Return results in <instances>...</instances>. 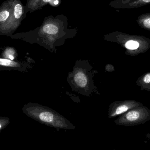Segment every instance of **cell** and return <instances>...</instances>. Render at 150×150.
<instances>
[{
  "label": "cell",
  "instance_id": "obj_1",
  "mask_svg": "<svg viewBox=\"0 0 150 150\" xmlns=\"http://www.w3.org/2000/svg\"><path fill=\"white\" fill-rule=\"evenodd\" d=\"M22 111L26 116L43 125L57 129L74 130L76 127L58 112L38 103L25 104Z\"/></svg>",
  "mask_w": 150,
  "mask_h": 150
},
{
  "label": "cell",
  "instance_id": "obj_2",
  "mask_svg": "<svg viewBox=\"0 0 150 150\" xmlns=\"http://www.w3.org/2000/svg\"><path fill=\"white\" fill-rule=\"evenodd\" d=\"M93 69L90 65L76 64L67 77L68 82L73 90L86 97L97 91L93 82L96 71Z\"/></svg>",
  "mask_w": 150,
  "mask_h": 150
},
{
  "label": "cell",
  "instance_id": "obj_3",
  "mask_svg": "<svg viewBox=\"0 0 150 150\" xmlns=\"http://www.w3.org/2000/svg\"><path fill=\"white\" fill-rule=\"evenodd\" d=\"M150 120V109L142 105L130 109L115 121L118 126L132 127L143 124Z\"/></svg>",
  "mask_w": 150,
  "mask_h": 150
},
{
  "label": "cell",
  "instance_id": "obj_4",
  "mask_svg": "<svg viewBox=\"0 0 150 150\" xmlns=\"http://www.w3.org/2000/svg\"><path fill=\"white\" fill-rule=\"evenodd\" d=\"M26 11L20 0H14L13 9L10 17L0 25V35L10 37L17 30L24 18Z\"/></svg>",
  "mask_w": 150,
  "mask_h": 150
},
{
  "label": "cell",
  "instance_id": "obj_5",
  "mask_svg": "<svg viewBox=\"0 0 150 150\" xmlns=\"http://www.w3.org/2000/svg\"><path fill=\"white\" fill-rule=\"evenodd\" d=\"M142 105V103L132 100L115 101L110 104L108 107V118L112 119L120 116L130 109Z\"/></svg>",
  "mask_w": 150,
  "mask_h": 150
},
{
  "label": "cell",
  "instance_id": "obj_6",
  "mask_svg": "<svg viewBox=\"0 0 150 150\" xmlns=\"http://www.w3.org/2000/svg\"><path fill=\"white\" fill-rule=\"evenodd\" d=\"M31 69L32 67L25 62L6 59L0 55V71L16 70L25 73Z\"/></svg>",
  "mask_w": 150,
  "mask_h": 150
},
{
  "label": "cell",
  "instance_id": "obj_7",
  "mask_svg": "<svg viewBox=\"0 0 150 150\" xmlns=\"http://www.w3.org/2000/svg\"><path fill=\"white\" fill-rule=\"evenodd\" d=\"M14 0H6L0 5V25L10 17L13 9Z\"/></svg>",
  "mask_w": 150,
  "mask_h": 150
},
{
  "label": "cell",
  "instance_id": "obj_8",
  "mask_svg": "<svg viewBox=\"0 0 150 150\" xmlns=\"http://www.w3.org/2000/svg\"><path fill=\"white\" fill-rule=\"evenodd\" d=\"M136 85L140 87V90L150 92V71L138 77Z\"/></svg>",
  "mask_w": 150,
  "mask_h": 150
},
{
  "label": "cell",
  "instance_id": "obj_9",
  "mask_svg": "<svg viewBox=\"0 0 150 150\" xmlns=\"http://www.w3.org/2000/svg\"><path fill=\"white\" fill-rule=\"evenodd\" d=\"M1 56L3 58L11 60H17L18 54L16 49L12 46H7L4 48Z\"/></svg>",
  "mask_w": 150,
  "mask_h": 150
},
{
  "label": "cell",
  "instance_id": "obj_10",
  "mask_svg": "<svg viewBox=\"0 0 150 150\" xmlns=\"http://www.w3.org/2000/svg\"><path fill=\"white\" fill-rule=\"evenodd\" d=\"M43 29L45 32L50 34H56L59 31L58 27L56 26L51 24L44 26Z\"/></svg>",
  "mask_w": 150,
  "mask_h": 150
},
{
  "label": "cell",
  "instance_id": "obj_11",
  "mask_svg": "<svg viewBox=\"0 0 150 150\" xmlns=\"http://www.w3.org/2000/svg\"><path fill=\"white\" fill-rule=\"evenodd\" d=\"M10 121L9 118L0 116V132L8 127L10 123Z\"/></svg>",
  "mask_w": 150,
  "mask_h": 150
},
{
  "label": "cell",
  "instance_id": "obj_12",
  "mask_svg": "<svg viewBox=\"0 0 150 150\" xmlns=\"http://www.w3.org/2000/svg\"><path fill=\"white\" fill-rule=\"evenodd\" d=\"M139 47V43L134 41H127L125 44V47L129 50H136Z\"/></svg>",
  "mask_w": 150,
  "mask_h": 150
},
{
  "label": "cell",
  "instance_id": "obj_13",
  "mask_svg": "<svg viewBox=\"0 0 150 150\" xmlns=\"http://www.w3.org/2000/svg\"><path fill=\"white\" fill-rule=\"evenodd\" d=\"M144 25L147 28L150 29V18H146L144 21Z\"/></svg>",
  "mask_w": 150,
  "mask_h": 150
},
{
  "label": "cell",
  "instance_id": "obj_14",
  "mask_svg": "<svg viewBox=\"0 0 150 150\" xmlns=\"http://www.w3.org/2000/svg\"><path fill=\"white\" fill-rule=\"evenodd\" d=\"M54 3L55 4H59V1L58 0H55Z\"/></svg>",
  "mask_w": 150,
  "mask_h": 150
},
{
  "label": "cell",
  "instance_id": "obj_15",
  "mask_svg": "<svg viewBox=\"0 0 150 150\" xmlns=\"http://www.w3.org/2000/svg\"><path fill=\"white\" fill-rule=\"evenodd\" d=\"M142 1L146 3L149 2H150V0H142Z\"/></svg>",
  "mask_w": 150,
  "mask_h": 150
},
{
  "label": "cell",
  "instance_id": "obj_16",
  "mask_svg": "<svg viewBox=\"0 0 150 150\" xmlns=\"http://www.w3.org/2000/svg\"><path fill=\"white\" fill-rule=\"evenodd\" d=\"M43 1H44L45 2H48L50 1L51 0H43Z\"/></svg>",
  "mask_w": 150,
  "mask_h": 150
},
{
  "label": "cell",
  "instance_id": "obj_17",
  "mask_svg": "<svg viewBox=\"0 0 150 150\" xmlns=\"http://www.w3.org/2000/svg\"><path fill=\"white\" fill-rule=\"evenodd\" d=\"M4 48L2 47H0V50H3Z\"/></svg>",
  "mask_w": 150,
  "mask_h": 150
}]
</instances>
